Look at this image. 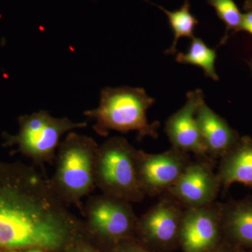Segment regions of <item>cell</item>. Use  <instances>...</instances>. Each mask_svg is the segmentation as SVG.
Returning a JSON list of instances; mask_svg holds the SVG:
<instances>
[{"mask_svg":"<svg viewBox=\"0 0 252 252\" xmlns=\"http://www.w3.org/2000/svg\"><path fill=\"white\" fill-rule=\"evenodd\" d=\"M83 231L49 180L23 162L0 161V248L64 252Z\"/></svg>","mask_w":252,"mask_h":252,"instance_id":"cell-1","label":"cell"},{"mask_svg":"<svg viewBox=\"0 0 252 252\" xmlns=\"http://www.w3.org/2000/svg\"><path fill=\"white\" fill-rule=\"evenodd\" d=\"M154 102L155 99L142 88L106 87L101 91L98 107L84 114L94 121L93 128L97 135L106 137L110 130L122 133L137 131L139 141L145 137L157 139L160 123L149 124L147 117Z\"/></svg>","mask_w":252,"mask_h":252,"instance_id":"cell-2","label":"cell"},{"mask_svg":"<svg viewBox=\"0 0 252 252\" xmlns=\"http://www.w3.org/2000/svg\"><path fill=\"white\" fill-rule=\"evenodd\" d=\"M98 144L91 137L69 132L60 143L55 157V171L50 186L66 205L79 208L83 198L93 191Z\"/></svg>","mask_w":252,"mask_h":252,"instance_id":"cell-3","label":"cell"},{"mask_svg":"<svg viewBox=\"0 0 252 252\" xmlns=\"http://www.w3.org/2000/svg\"><path fill=\"white\" fill-rule=\"evenodd\" d=\"M137 149L122 137L98 146L94 162V185L104 195L139 203L145 195L137 177Z\"/></svg>","mask_w":252,"mask_h":252,"instance_id":"cell-4","label":"cell"},{"mask_svg":"<svg viewBox=\"0 0 252 252\" xmlns=\"http://www.w3.org/2000/svg\"><path fill=\"white\" fill-rule=\"evenodd\" d=\"M19 130L16 135L5 134V145L16 146L17 151L37 165L54 161L64 134L87 126L86 122L76 123L67 118L52 117L46 111L18 118Z\"/></svg>","mask_w":252,"mask_h":252,"instance_id":"cell-5","label":"cell"},{"mask_svg":"<svg viewBox=\"0 0 252 252\" xmlns=\"http://www.w3.org/2000/svg\"><path fill=\"white\" fill-rule=\"evenodd\" d=\"M84 212L88 229L103 241L112 244V248L130 240L137 231L138 218L127 200L104 194L96 195L89 198Z\"/></svg>","mask_w":252,"mask_h":252,"instance_id":"cell-6","label":"cell"},{"mask_svg":"<svg viewBox=\"0 0 252 252\" xmlns=\"http://www.w3.org/2000/svg\"><path fill=\"white\" fill-rule=\"evenodd\" d=\"M190 161L188 153L172 147L156 154L137 150V177L145 196L155 197L167 192Z\"/></svg>","mask_w":252,"mask_h":252,"instance_id":"cell-7","label":"cell"},{"mask_svg":"<svg viewBox=\"0 0 252 252\" xmlns=\"http://www.w3.org/2000/svg\"><path fill=\"white\" fill-rule=\"evenodd\" d=\"M221 226V205L212 203L185 208L180 243L184 252H210L217 248Z\"/></svg>","mask_w":252,"mask_h":252,"instance_id":"cell-8","label":"cell"},{"mask_svg":"<svg viewBox=\"0 0 252 252\" xmlns=\"http://www.w3.org/2000/svg\"><path fill=\"white\" fill-rule=\"evenodd\" d=\"M220 187L212 162L199 159L189 162L167 193L182 207L189 208L215 203Z\"/></svg>","mask_w":252,"mask_h":252,"instance_id":"cell-9","label":"cell"},{"mask_svg":"<svg viewBox=\"0 0 252 252\" xmlns=\"http://www.w3.org/2000/svg\"><path fill=\"white\" fill-rule=\"evenodd\" d=\"M182 207L172 197L161 199L138 219L137 232L149 245L170 248L180 242Z\"/></svg>","mask_w":252,"mask_h":252,"instance_id":"cell-10","label":"cell"},{"mask_svg":"<svg viewBox=\"0 0 252 252\" xmlns=\"http://www.w3.org/2000/svg\"><path fill=\"white\" fill-rule=\"evenodd\" d=\"M203 95L200 89L187 93L183 107L170 116L165 123V132L174 148L186 153L191 152L200 160L211 162L195 117L199 100Z\"/></svg>","mask_w":252,"mask_h":252,"instance_id":"cell-11","label":"cell"},{"mask_svg":"<svg viewBox=\"0 0 252 252\" xmlns=\"http://www.w3.org/2000/svg\"><path fill=\"white\" fill-rule=\"evenodd\" d=\"M195 117L207 155L212 160L224 156L240 138L228 122L205 103L204 95L199 100Z\"/></svg>","mask_w":252,"mask_h":252,"instance_id":"cell-12","label":"cell"},{"mask_svg":"<svg viewBox=\"0 0 252 252\" xmlns=\"http://www.w3.org/2000/svg\"><path fill=\"white\" fill-rule=\"evenodd\" d=\"M217 175L223 188H228L234 183L252 187L251 137H240L233 147L220 158Z\"/></svg>","mask_w":252,"mask_h":252,"instance_id":"cell-13","label":"cell"},{"mask_svg":"<svg viewBox=\"0 0 252 252\" xmlns=\"http://www.w3.org/2000/svg\"><path fill=\"white\" fill-rule=\"evenodd\" d=\"M221 226L236 241L252 246V198L221 205Z\"/></svg>","mask_w":252,"mask_h":252,"instance_id":"cell-14","label":"cell"},{"mask_svg":"<svg viewBox=\"0 0 252 252\" xmlns=\"http://www.w3.org/2000/svg\"><path fill=\"white\" fill-rule=\"evenodd\" d=\"M217 52L206 45L200 38H192L187 53H179L176 57L177 63L193 64L203 69L205 77L212 80L219 81L215 69Z\"/></svg>","mask_w":252,"mask_h":252,"instance_id":"cell-15","label":"cell"},{"mask_svg":"<svg viewBox=\"0 0 252 252\" xmlns=\"http://www.w3.org/2000/svg\"><path fill=\"white\" fill-rule=\"evenodd\" d=\"M168 18L170 27L174 34L172 46L165 51V54L175 55L177 53V45L180 38L194 37V31L198 24V21L190 12V4L189 0H185L180 9L174 11H168L162 6H158Z\"/></svg>","mask_w":252,"mask_h":252,"instance_id":"cell-16","label":"cell"},{"mask_svg":"<svg viewBox=\"0 0 252 252\" xmlns=\"http://www.w3.org/2000/svg\"><path fill=\"white\" fill-rule=\"evenodd\" d=\"M207 4L215 9L218 18L225 24V31L220 45H223L230 37V32H240L243 14L233 0H207Z\"/></svg>","mask_w":252,"mask_h":252,"instance_id":"cell-17","label":"cell"},{"mask_svg":"<svg viewBox=\"0 0 252 252\" xmlns=\"http://www.w3.org/2000/svg\"><path fill=\"white\" fill-rule=\"evenodd\" d=\"M110 252H152L132 240H126L111 249Z\"/></svg>","mask_w":252,"mask_h":252,"instance_id":"cell-18","label":"cell"},{"mask_svg":"<svg viewBox=\"0 0 252 252\" xmlns=\"http://www.w3.org/2000/svg\"><path fill=\"white\" fill-rule=\"evenodd\" d=\"M64 252H101L94 247L88 243L84 239L72 244L66 249Z\"/></svg>","mask_w":252,"mask_h":252,"instance_id":"cell-19","label":"cell"},{"mask_svg":"<svg viewBox=\"0 0 252 252\" xmlns=\"http://www.w3.org/2000/svg\"><path fill=\"white\" fill-rule=\"evenodd\" d=\"M240 31H245L252 36V11H245L243 14Z\"/></svg>","mask_w":252,"mask_h":252,"instance_id":"cell-20","label":"cell"},{"mask_svg":"<svg viewBox=\"0 0 252 252\" xmlns=\"http://www.w3.org/2000/svg\"><path fill=\"white\" fill-rule=\"evenodd\" d=\"M244 11H252V0H245L243 6Z\"/></svg>","mask_w":252,"mask_h":252,"instance_id":"cell-21","label":"cell"},{"mask_svg":"<svg viewBox=\"0 0 252 252\" xmlns=\"http://www.w3.org/2000/svg\"><path fill=\"white\" fill-rule=\"evenodd\" d=\"M26 252H52L47 251V250H43V249L32 248V249H29V250H26Z\"/></svg>","mask_w":252,"mask_h":252,"instance_id":"cell-22","label":"cell"},{"mask_svg":"<svg viewBox=\"0 0 252 252\" xmlns=\"http://www.w3.org/2000/svg\"><path fill=\"white\" fill-rule=\"evenodd\" d=\"M228 252L225 251V250H219V249L215 248V250H212L211 252Z\"/></svg>","mask_w":252,"mask_h":252,"instance_id":"cell-23","label":"cell"},{"mask_svg":"<svg viewBox=\"0 0 252 252\" xmlns=\"http://www.w3.org/2000/svg\"><path fill=\"white\" fill-rule=\"evenodd\" d=\"M248 63L249 67H250V69H251L252 74V59L250 60V61H249Z\"/></svg>","mask_w":252,"mask_h":252,"instance_id":"cell-24","label":"cell"},{"mask_svg":"<svg viewBox=\"0 0 252 252\" xmlns=\"http://www.w3.org/2000/svg\"><path fill=\"white\" fill-rule=\"evenodd\" d=\"M8 252H20L19 251H16V250H9Z\"/></svg>","mask_w":252,"mask_h":252,"instance_id":"cell-25","label":"cell"}]
</instances>
